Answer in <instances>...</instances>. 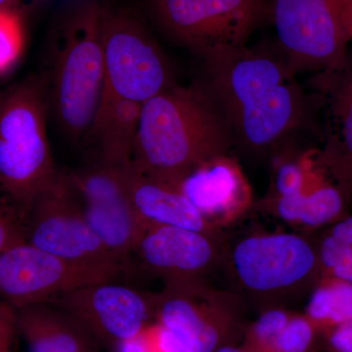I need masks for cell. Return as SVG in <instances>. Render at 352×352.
Listing matches in <instances>:
<instances>
[{"mask_svg": "<svg viewBox=\"0 0 352 352\" xmlns=\"http://www.w3.org/2000/svg\"><path fill=\"white\" fill-rule=\"evenodd\" d=\"M170 62L138 16L107 7L104 19V78L89 138L99 157L131 163L143 106L175 85Z\"/></svg>", "mask_w": 352, "mask_h": 352, "instance_id": "6da1fadb", "label": "cell"}, {"mask_svg": "<svg viewBox=\"0 0 352 352\" xmlns=\"http://www.w3.org/2000/svg\"><path fill=\"white\" fill-rule=\"evenodd\" d=\"M204 64V85L245 147L266 149L302 122L305 98L284 57L244 46Z\"/></svg>", "mask_w": 352, "mask_h": 352, "instance_id": "7a4b0ae2", "label": "cell"}, {"mask_svg": "<svg viewBox=\"0 0 352 352\" xmlns=\"http://www.w3.org/2000/svg\"><path fill=\"white\" fill-rule=\"evenodd\" d=\"M233 140L204 83H175L143 106L131 164L142 175L178 186L201 164L228 155Z\"/></svg>", "mask_w": 352, "mask_h": 352, "instance_id": "3957f363", "label": "cell"}, {"mask_svg": "<svg viewBox=\"0 0 352 352\" xmlns=\"http://www.w3.org/2000/svg\"><path fill=\"white\" fill-rule=\"evenodd\" d=\"M102 0H74L55 28L41 76L48 111L64 135L87 140L100 101L104 78Z\"/></svg>", "mask_w": 352, "mask_h": 352, "instance_id": "277c9868", "label": "cell"}, {"mask_svg": "<svg viewBox=\"0 0 352 352\" xmlns=\"http://www.w3.org/2000/svg\"><path fill=\"white\" fill-rule=\"evenodd\" d=\"M48 112L39 76L0 94V191L17 221L25 219L59 173L48 138Z\"/></svg>", "mask_w": 352, "mask_h": 352, "instance_id": "5b68a950", "label": "cell"}, {"mask_svg": "<svg viewBox=\"0 0 352 352\" xmlns=\"http://www.w3.org/2000/svg\"><path fill=\"white\" fill-rule=\"evenodd\" d=\"M149 1L162 31L203 60L247 46L270 15V0Z\"/></svg>", "mask_w": 352, "mask_h": 352, "instance_id": "8992f818", "label": "cell"}, {"mask_svg": "<svg viewBox=\"0 0 352 352\" xmlns=\"http://www.w3.org/2000/svg\"><path fill=\"white\" fill-rule=\"evenodd\" d=\"M270 17L294 73L333 71L346 62L352 0H270Z\"/></svg>", "mask_w": 352, "mask_h": 352, "instance_id": "52a82bcc", "label": "cell"}, {"mask_svg": "<svg viewBox=\"0 0 352 352\" xmlns=\"http://www.w3.org/2000/svg\"><path fill=\"white\" fill-rule=\"evenodd\" d=\"M23 238L60 258L118 276L122 261L102 242L88 221L71 173L56 179L36 199L25 217Z\"/></svg>", "mask_w": 352, "mask_h": 352, "instance_id": "ba28073f", "label": "cell"}, {"mask_svg": "<svg viewBox=\"0 0 352 352\" xmlns=\"http://www.w3.org/2000/svg\"><path fill=\"white\" fill-rule=\"evenodd\" d=\"M229 266L240 288L258 298L294 295L321 275L318 249L289 232L241 238L231 249Z\"/></svg>", "mask_w": 352, "mask_h": 352, "instance_id": "9c48e42d", "label": "cell"}, {"mask_svg": "<svg viewBox=\"0 0 352 352\" xmlns=\"http://www.w3.org/2000/svg\"><path fill=\"white\" fill-rule=\"evenodd\" d=\"M154 318L183 352H214L232 344L239 303L235 296L208 288L203 281L166 285L155 296Z\"/></svg>", "mask_w": 352, "mask_h": 352, "instance_id": "30bf717a", "label": "cell"}, {"mask_svg": "<svg viewBox=\"0 0 352 352\" xmlns=\"http://www.w3.org/2000/svg\"><path fill=\"white\" fill-rule=\"evenodd\" d=\"M111 280L25 240L0 254V300L15 310L51 302L75 289Z\"/></svg>", "mask_w": 352, "mask_h": 352, "instance_id": "8fae6325", "label": "cell"}, {"mask_svg": "<svg viewBox=\"0 0 352 352\" xmlns=\"http://www.w3.org/2000/svg\"><path fill=\"white\" fill-rule=\"evenodd\" d=\"M51 303L64 310L90 340L119 347L151 323L155 296L111 281L88 285Z\"/></svg>", "mask_w": 352, "mask_h": 352, "instance_id": "7c38bea8", "label": "cell"}, {"mask_svg": "<svg viewBox=\"0 0 352 352\" xmlns=\"http://www.w3.org/2000/svg\"><path fill=\"white\" fill-rule=\"evenodd\" d=\"M99 157L71 176L92 228L116 258L124 261L134 252L147 223L134 208L124 168Z\"/></svg>", "mask_w": 352, "mask_h": 352, "instance_id": "4fadbf2b", "label": "cell"}, {"mask_svg": "<svg viewBox=\"0 0 352 352\" xmlns=\"http://www.w3.org/2000/svg\"><path fill=\"white\" fill-rule=\"evenodd\" d=\"M134 252L146 270L163 278L166 285L203 281L217 263V235L182 228L147 224Z\"/></svg>", "mask_w": 352, "mask_h": 352, "instance_id": "5bb4252c", "label": "cell"}, {"mask_svg": "<svg viewBox=\"0 0 352 352\" xmlns=\"http://www.w3.org/2000/svg\"><path fill=\"white\" fill-rule=\"evenodd\" d=\"M178 187L217 229L239 219L252 205L251 186L228 155L201 164Z\"/></svg>", "mask_w": 352, "mask_h": 352, "instance_id": "9a60e30c", "label": "cell"}, {"mask_svg": "<svg viewBox=\"0 0 352 352\" xmlns=\"http://www.w3.org/2000/svg\"><path fill=\"white\" fill-rule=\"evenodd\" d=\"M127 187L134 208L147 224L182 227L217 235L214 228L177 185L124 168Z\"/></svg>", "mask_w": 352, "mask_h": 352, "instance_id": "2e32d148", "label": "cell"}, {"mask_svg": "<svg viewBox=\"0 0 352 352\" xmlns=\"http://www.w3.org/2000/svg\"><path fill=\"white\" fill-rule=\"evenodd\" d=\"M347 191L324 164L302 193L272 197L271 208L280 219L293 226L320 227L344 217Z\"/></svg>", "mask_w": 352, "mask_h": 352, "instance_id": "e0dca14e", "label": "cell"}, {"mask_svg": "<svg viewBox=\"0 0 352 352\" xmlns=\"http://www.w3.org/2000/svg\"><path fill=\"white\" fill-rule=\"evenodd\" d=\"M18 333L30 352H90V340L64 310L51 302L16 310Z\"/></svg>", "mask_w": 352, "mask_h": 352, "instance_id": "ac0fdd59", "label": "cell"}, {"mask_svg": "<svg viewBox=\"0 0 352 352\" xmlns=\"http://www.w3.org/2000/svg\"><path fill=\"white\" fill-rule=\"evenodd\" d=\"M329 103V138L318 155L322 163L351 192L352 189V64L335 69Z\"/></svg>", "mask_w": 352, "mask_h": 352, "instance_id": "d6986e66", "label": "cell"}, {"mask_svg": "<svg viewBox=\"0 0 352 352\" xmlns=\"http://www.w3.org/2000/svg\"><path fill=\"white\" fill-rule=\"evenodd\" d=\"M305 315L322 336L352 320V284L321 274L308 300Z\"/></svg>", "mask_w": 352, "mask_h": 352, "instance_id": "ffe728a7", "label": "cell"}, {"mask_svg": "<svg viewBox=\"0 0 352 352\" xmlns=\"http://www.w3.org/2000/svg\"><path fill=\"white\" fill-rule=\"evenodd\" d=\"M292 314L293 312L280 307L265 310L245 331L243 346L251 352H272L278 336Z\"/></svg>", "mask_w": 352, "mask_h": 352, "instance_id": "44dd1931", "label": "cell"}, {"mask_svg": "<svg viewBox=\"0 0 352 352\" xmlns=\"http://www.w3.org/2000/svg\"><path fill=\"white\" fill-rule=\"evenodd\" d=\"M24 47V25L19 9H0V74L12 68Z\"/></svg>", "mask_w": 352, "mask_h": 352, "instance_id": "7402d4cb", "label": "cell"}, {"mask_svg": "<svg viewBox=\"0 0 352 352\" xmlns=\"http://www.w3.org/2000/svg\"><path fill=\"white\" fill-rule=\"evenodd\" d=\"M321 336L305 314H294L278 336L272 352H314Z\"/></svg>", "mask_w": 352, "mask_h": 352, "instance_id": "603a6c76", "label": "cell"}, {"mask_svg": "<svg viewBox=\"0 0 352 352\" xmlns=\"http://www.w3.org/2000/svg\"><path fill=\"white\" fill-rule=\"evenodd\" d=\"M321 274L352 284V247L328 235L318 248Z\"/></svg>", "mask_w": 352, "mask_h": 352, "instance_id": "cb8c5ba5", "label": "cell"}, {"mask_svg": "<svg viewBox=\"0 0 352 352\" xmlns=\"http://www.w3.org/2000/svg\"><path fill=\"white\" fill-rule=\"evenodd\" d=\"M314 170V157H305L298 162H287L280 164L275 176L273 197L295 195L305 191Z\"/></svg>", "mask_w": 352, "mask_h": 352, "instance_id": "d4e9b609", "label": "cell"}, {"mask_svg": "<svg viewBox=\"0 0 352 352\" xmlns=\"http://www.w3.org/2000/svg\"><path fill=\"white\" fill-rule=\"evenodd\" d=\"M23 240L19 223L0 191V254Z\"/></svg>", "mask_w": 352, "mask_h": 352, "instance_id": "484cf974", "label": "cell"}, {"mask_svg": "<svg viewBox=\"0 0 352 352\" xmlns=\"http://www.w3.org/2000/svg\"><path fill=\"white\" fill-rule=\"evenodd\" d=\"M17 335L16 310L0 300V352H15Z\"/></svg>", "mask_w": 352, "mask_h": 352, "instance_id": "4316f807", "label": "cell"}, {"mask_svg": "<svg viewBox=\"0 0 352 352\" xmlns=\"http://www.w3.org/2000/svg\"><path fill=\"white\" fill-rule=\"evenodd\" d=\"M329 352H352V320L325 333Z\"/></svg>", "mask_w": 352, "mask_h": 352, "instance_id": "83f0119b", "label": "cell"}, {"mask_svg": "<svg viewBox=\"0 0 352 352\" xmlns=\"http://www.w3.org/2000/svg\"><path fill=\"white\" fill-rule=\"evenodd\" d=\"M329 235L352 247V214L342 217L339 221L333 223Z\"/></svg>", "mask_w": 352, "mask_h": 352, "instance_id": "f1b7e54d", "label": "cell"}, {"mask_svg": "<svg viewBox=\"0 0 352 352\" xmlns=\"http://www.w3.org/2000/svg\"><path fill=\"white\" fill-rule=\"evenodd\" d=\"M119 352H150L149 347L146 344L142 336L139 333L134 339L127 340L118 347Z\"/></svg>", "mask_w": 352, "mask_h": 352, "instance_id": "f546056e", "label": "cell"}, {"mask_svg": "<svg viewBox=\"0 0 352 352\" xmlns=\"http://www.w3.org/2000/svg\"><path fill=\"white\" fill-rule=\"evenodd\" d=\"M214 352H251L248 351L245 346H238L233 344H226L219 346Z\"/></svg>", "mask_w": 352, "mask_h": 352, "instance_id": "4dcf8cb0", "label": "cell"}, {"mask_svg": "<svg viewBox=\"0 0 352 352\" xmlns=\"http://www.w3.org/2000/svg\"><path fill=\"white\" fill-rule=\"evenodd\" d=\"M22 0H0V9H18V4Z\"/></svg>", "mask_w": 352, "mask_h": 352, "instance_id": "1f68e13d", "label": "cell"}, {"mask_svg": "<svg viewBox=\"0 0 352 352\" xmlns=\"http://www.w3.org/2000/svg\"><path fill=\"white\" fill-rule=\"evenodd\" d=\"M351 41H352V36H351Z\"/></svg>", "mask_w": 352, "mask_h": 352, "instance_id": "d6a6232c", "label": "cell"}, {"mask_svg": "<svg viewBox=\"0 0 352 352\" xmlns=\"http://www.w3.org/2000/svg\"><path fill=\"white\" fill-rule=\"evenodd\" d=\"M90 352H92V351H90Z\"/></svg>", "mask_w": 352, "mask_h": 352, "instance_id": "836d02e7", "label": "cell"}]
</instances>
